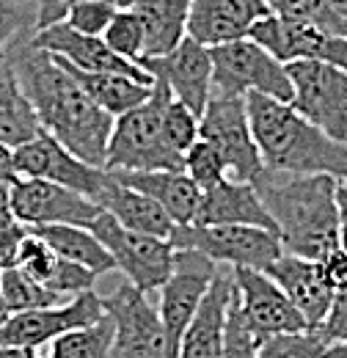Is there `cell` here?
<instances>
[{
    "mask_svg": "<svg viewBox=\"0 0 347 358\" xmlns=\"http://www.w3.org/2000/svg\"><path fill=\"white\" fill-rule=\"evenodd\" d=\"M141 66L155 80H163L176 102L187 105L196 116L204 113V108L213 96V55H210V47L199 45L196 39L187 36L169 55L143 58Z\"/></svg>",
    "mask_w": 347,
    "mask_h": 358,
    "instance_id": "18",
    "label": "cell"
},
{
    "mask_svg": "<svg viewBox=\"0 0 347 358\" xmlns=\"http://www.w3.org/2000/svg\"><path fill=\"white\" fill-rule=\"evenodd\" d=\"M169 99V86L155 80L146 102L113 119L105 157L108 171H182V155L169 149L163 138V110Z\"/></svg>",
    "mask_w": 347,
    "mask_h": 358,
    "instance_id": "4",
    "label": "cell"
},
{
    "mask_svg": "<svg viewBox=\"0 0 347 358\" xmlns=\"http://www.w3.org/2000/svg\"><path fill=\"white\" fill-rule=\"evenodd\" d=\"M234 292V270L218 265L215 275L210 281V289L204 292L199 309L193 314L185 336L179 358H218L226 336V320H229V303Z\"/></svg>",
    "mask_w": 347,
    "mask_h": 358,
    "instance_id": "20",
    "label": "cell"
},
{
    "mask_svg": "<svg viewBox=\"0 0 347 358\" xmlns=\"http://www.w3.org/2000/svg\"><path fill=\"white\" fill-rule=\"evenodd\" d=\"M17 224L14 218V204H11V185L8 182H0V229Z\"/></svg>",
    "mask_w": 347,
    "mask_h": 358,
    "instance_id": "47",
    "label": "cell"
},
{
    "mask_svg": "<svg viewBox=\"0 0 347 358\" xmlns=\"http://www.w3.org/2000/svg\"><path fill=\"white\" fill-rule=\"evenodd\" d=\"M116 8H111L108 3H99V0H78L66 8L64 20L69 28L86 34V36H102L113 20Z\"/></svg>",
    "mask_w": 347,
    "mask_h": 358,
    "instance_id": "39",
    "label": "cell"
},
{
    "mask_svg": "<svg viewBox=\"0 0 347 358\" xmlns=\"http://www.w3.org/2000/svg\"><path fill=\"white\" fill-rule=\"evenodd\" d=\"M135 14L143 25V58L169 55L187 39L190 0H141Z\"/></svg>",
    "mask_w": 347,
    "mask_h": 358,
    "instance_id": "25",
    "label": "cell"
},
{
    "mask_svg": "<svg viewBox=\"0 0 347 358\" xmlns=\"http://www.w3.org/2000/svg\"><path fill=\"white\" fill-rule=\"evenodd\" d=\"M8 317H11V312H8V306H6V301H3V292H0V328L8 322Z\"/></svg>",
    "mask_w": 347,
    "mask_h": 358,
    "instance_id": "51",
    "label": "cell"
},
{
    "mask_svg": "<svg viewBox=\"0 0 347 358\" xmlns=\"http://www.w3.org/2000/svg\"><path fill=\"white\" fill-rule=\"evenodd\" d=\"M246 108L264 169L284 174H328L347 182L345 141L306 122L290 102L246 94Z\"/></svg>",
    "mask_w": 347,
    "mask_h": 358,
    "instance_id": "3",
    "label": "cell"
},
{
    "mask_svg": "<svg viewBox=\"0 0 347 358\" xmlns=\"http://www.w3.org/2000/svg\"><path fill=\"white\" fill-rule=\"evenodd\" d=\"M105 317L102 295L88 289L78 298H69L66 303L47 306V309H31V312L11 314L8 322L0 328V345H20L39 350L58 339L61 334L72 328H83Z\"/></svg>",
    "mask_w": 347,
    "mask_h": 358,
    "instance_id": "15",
    "label": "cell"
},
{
    "mask_svg": "<svg viewBox=\"0 0 347 358\" xmlns=\"http://www.w3.org/2000/svg\"><path fill=\"white\" fill-rule=\"evenodd\" d=\"M234 270V289L246 322L264 342L276 334H292L306 331L304 314L295 309V303L287 298V292L264 273L254 268H232Z\"/></svg>",
    "mask_w": 347,
    "mask_h": 358,
    "instance_id": "16",
    "label": "cell"
},
{
    "mask_svg": "<svg viewBox=\"0 0 347 358\" xmlns=\"http://www.w3.org/2000/svg\"><path fill=\"white\" fill-rule=\"evenodd\" d=\"M264 17H270L264 0H190L187 36L204 47L240 42Z\"/></svg>",
    "mask_w": 347,
    "mask_h": 358,
    "instance_id": "19",
    "label": "cell"
},
{
    "mask_svg": "<svg viewBox=\"0 0 347 358\" xmlns=\"http://www.w3.org/2000/svg\"><path fill=\"white\" fill-rule=\"evenodd\" d=\"M58 262H61V257L50 248V243L42 240L36 231L28 229V234L22 237V245H20L17 268L25 270L31 278H36V281H42V284H50L52 273L58 270Z\"/></svg>",
    "mask_w": 347,
    "mask_h": 358,
    "instance_id": "38",
    "label": "cell"
},
{
    "mask_svg": "<svg viewBox=\"0 0 347 358\" xmlns=\"http://www.w3.org/2000/svg\"><path fill=\"white\" fill-rule=\"evenodd\" d=\"M320 268L325 273L328 284L334 287V292L347 287V251L345 248H337V251H331L325 259H320Z\"/></svg>",
    "mask_w": 347,
    "mask_h": 358,
    "instance_id": "44",
    "label": "cell"
},
{
    "mask_svg": "<svg viewBox=\"0 0 347 358\" xmlns=\"http://www.w3.org/2000/svg\"><path fill=\"white\" fill-rule=\"evenodd\" d=\"M17 179H20V174H17V163H14V149L0 143V182L14 185Z\"/></svg>",
    "mask_w": 347,
    "mask_h": 358,
    "instance_id": "46",
    "label": "cell"
},
{
    "mask_svg": "<svg viewBox=\"0 0 347 358\" xmlns=\"http://www.w3.org/2000/svg\"><path fill=\"white\" fill-rule=\"evenodd\" d=\"M36 0H0V52L36 31Z\"/></svg>",
    "mask_w": 347,
    "mask_h": 358,
    "instance_id": "37",
    "label": "cell"
},
{
    "mask_svg": "<svg viewBox=\"0 0 347 358\" xmlns=\"http://www.w3.org/2000/svg\"><path fill=\"white\" fill-rule=\"evenodd\" d=\"M196 226L213 224H246L260 226L267 231H276V221L267 213L264 201L260 199L254 182H240V179H220L213 187L201 190V204L196 213Z\"/></svg>",
    "mask_w": 347,
    "mask_h": 358,
    "instance_id": "22",
    "label": "cell"
},
{
    "mask_svg": "<svg viewBox=\"0 0 347 358\" xmlns=\"http://www.w3.org/2000/svg\"><path fill=\"white\" fill-rule=\"evenodd\" d=\"M270 14L284 17V20H298V22H311L328 34L347 36V20L339 17L328 0H264Z\"/></svg>",
    "mask_w": 347,
    "mask_h": 358,
    "instance_id": "31",
    "label": "cell"
},
{
    "mask_svg": "<svg viewBox=\"0 0 347 358\" xmlns=\"http://www.w3.org/2000/svg\"><path fill=\"white\" fill-rule=\"evenodd\" d=\"M6 55L44 133L61 141L80 160L105 169L113 116L88 96L52 52L31 45V34L17 39Z\"/></svg>",
    "mask_w": 347,
    "mask_h": 358,
    "instance_id": "1",
    "label": "cell"
},
{
    "mask_svg": "<svg viewBox=\"0 0 347 358\" xmlns=\"http://www.w3.org/2000/svg\"><path fill=\"white\" fill-rule=\"evenodd\" d=\"M72 3H78V0H36V31L61 22ZM99 3H108L111 8L122 11V8H135L141 0H99Z\"/></svg>",
    "mask_w": 347,
    "mask_h": 358,
    "instance_id": "41",
    "label": "cell"
},
{
    "mask_svg": "<svg viewBox=\"0 0 347 358\" xmlns=\"http://www.w3.org/2000/svg\"><path fill=\"white\" fill-rule=\"evenodd\" d=\"M11 204H14V218L28 229L52 224L91 226V221L102 213L97 201L64 185L28 177H20L11 185Z\"/></svg>",
    "mask_w": 347,
    "mask_h": 358,
    "instance_id": "14",
    "label": "cell"
},
{
    "mask_svg": "<svg viewBox=\"0 0 347 358\" xmlns=\"http://www.w3.org/2000/svg\"><path fill=\"white\" fill-rule=\"evenodd\" d=\"M14 163H17L20 177L47 179V182L64 185L91 201L99 199V193L105 190V185L111 179L108 169H99V166L80 160L61 141H55L44 130H39L31 141H25L14 149Z\"/></svg>",
    "mask_w": 347,
    "mask_h": 358,
    "instance_id": "11",
    "label": "cell"
},
{
    "mask_svg": "<svg viewBox=\"0 0 347 358\" xmlns=\"http://www.w3.org/2000/svg\"><path fill=\"white\" fill-rule=\"evenodd\" d=\"M0 292H3V301H6V306H8L11 314L66 303L55 289H50L47 284L31 278L25 270L20 268L0 270Z\"/></svg>",
    "mask_w": 347,
    "mask_h": 358,
    "instance_id": "30",
    "label": "cell"
},
{
    "mask_svg": "<svg viewBox=\"0 0 347 358\" xmlns=\"http://www.w3.org/2000/svg\"><path fill=\"white\" fill-rule=\"evenodd\" d=\"M264 273L287 292L295 309L304 314L309 328L323 325V320L328 317V309L334 303V287L328 284L320 262L284 251L273 265L264 268Z\"/></svg>",
    "mask_w": 347,
    "mask_h": 358,
    "instance_id": "21",
    "label": "cell"
},
{
    "mask_svg": "<svg viewBox=\"0 0 347 358\" xmlns=\"http://www.w3.org/2000/svg\"><path fill=\"white\" fill-rule=\"evenodd\" d=\"M218 265L199 251L174 248V270L169 281L160 287V320L166 331V358H179L182 336L199 309Z\"/></svg>",
    "mask_w": 347,
    "mask_h": 358,
    "instance_id": "10",
    "label": "cell"
},
{
    "mask_svg": "<svg viewBox=\"0 0 347 358\" xmlns=\"http://www.w3.org/2000/svg\"><path fill=\"white\" fill-rule=\"evenodd\" d=\"M182 171L193 179L201 190H204V187H213L220 179L229 177L223 157L215 152V146H210L204 138H199V141L182 155Z\"/></svg>",
    "mask_w": 347,
    "mask_h": 358,
    "instance_id": "34",
    "label": "cell"
},
{
    "mask_svg": "<svg viewBox=\"0 0 347 358\" xmlns=\"http://www.w3.org/2000/svg\"><path fill=\"white\" fill-rule=\"evenodd\" d=\"M248 39L262 45L270 55H276L281 64L290 61H323L331 66H339L347 72V36L328 34L311 22L284 20V17H264L260 20Z\"/></svg>",
    "mask_w": 347,
    "mask_h": 358,
    "instance_id": "13",
    "label": "cell"
},
{
    "mask_svg": "<svg viewBox=\"0 0 347 358\" xmlns=\"http://www.w3.org/2000/svg\"><path fill=\"white\" fill-rule=\"evenodd\" d=\"M97 204L111 213L119 224L130 231H141V234H152V237H160V240H169L174 231L171 215L149 196H143L141 190L122 185L119 179L111 174L105 190L99 193Z\"/></svg>",
    "mask_w": 347,
    "mask_h": 358,
    "instance_id": "24",
    "label": "cell"
},
{
    "mask_svg": "<svg viewBox=\"0 0 347 358\" xmlns=\"http://www.w3.org/2000/svg\"><path fill=\"white\" fill-rule=\"evenodd\" d=\"M260 339L251 331V325L246 322L240 301H237V289L232 292V303H229V320H226V336H223V348L218 358H260Z\"/></svg>",
    "mask_w": 347,
    "mask_h": 358,
    "instance_id": "35",
    "label": "cell"
},
{
    "mask_svg": "<svg viewBox=\"0 0 347 358\" xmlns=\"http://www.w3.org/2000/svg\"><path fill=\"white\" fill-rule=\"evenodd\" d=\"M0 358H39L34 348H20V345H0Z\"/></svg>",
    "mask_w": 347,
    "mask_h": 358,
    "instance_id": "48",
    "label": "cell"
},
{
    "mask_svg": "<svg viewBox=\"0 0 347 358\" xmlns=\"http://www.w3.org/2000/svg\"><path fill=\"white\" fill-rule=\"evenodd\" d=\"M58 58V55H55ZM69 72H72V78L83 86L88 96L105 110V113H111L113 119L116 116H122V113H127L132 108H138L141 102H146L149 99V94H152V86H146V83H138V80H132V78H125V75H108V72H83V69H78V66H72V64H66L64 58H58Z\"/></svg>",
    "mask_w": 347,
    "mask_h": 358,
    "instance_id": "28",
    "label": "cell"
},
{
    "mask_svg": "<svg viewBox=\"0 0 347 358\" xmlns=\"http://www.w3.org/2000/svg\"><path fill=\"white\" fill-rule=\"evenodd\" d=\"M314 331H320L328 345L347 339V287L334 292V303H331V309H328V317H325L323 325L314 328Z\"/></svg>",
    "mask_w": 347,
    "mask_h": 358,
    "instance_id": "42",
    "label": "cell"
},
{
    "mask_svg": "<svg viewBox=\"0 0 347 358\" xmlns=\"http://www.w3.org/2000/svg\"><path fill=\"white\" fill-rule=\"evenodd\" d=\"M97 273H91L88 268L83 265H75V262H66V259H61L58 262V270L52 273V278H50V289H55L64 301H69V298H78V295H83L88 289H94V284H97Z\"/></svg>",
    "mask_w": 347,
    "mask_h": 358,
    "instance_id": "40",
    "label": "cell"
},
{
    "mask_svg": "<svg viewBox=\"0 0 347 358\" xmlns=\"http://www.w3.org/2000/svg\"><path fill=\"white\" fill-rule=\"evenodd\" d=\"M199 122L201 116H196L187 105L169 99L166 110H163V138L176 155H185L196 141H199Z\"/></svg>",
    "mask_w": 347,
    "mask_h": 358,
    "instance_id": "36",
    "label": "cell"
},
{
    "mask_svg": "<svg viewBox=\"0 0 347 358\" xmlns=\"http://www.w3.org/2000/svg\"><path fill=\"white\" fill-rule=\"evenodd\" d=\"M292 80V108L328 133L347 143V72L323 61L284 64Z\"/></svg>",
    "mask_w": 347,
    "mask_h": 358,
    "instance_id": "9",
    "label": "cell"
},
{
    "mask_svg": "<svg viewBox=\"0 0 347 358\" xmlns=\"http://www.w3.org/2000/svg\"><path fill=\"white\" fill-rule=\"evenodd\" d=\"M31 45L64 58L66 64H72V66H78L83 72L125 75V78H132V80L146 83V86L155 83V78L141 64H132L127 58L116 55L111 47L105 45L102 36H86V34L69 28L66 22H55V25H47L42 31H34L31 34Z\"/></svg>",
    "mask_w": 347,
    "mask_h": 358,
    "instance_id": "17",
    "label": "cell"
},
{
    "mask_svg": "<svg viewBox=\"0 0 347 358\" xmlns=\"http://www.w3.org/2000/svg\"><path fill=\"white\" fill-rule=\"evenodd\" d=\"M337 226H339V248L347 251V182L337 185Z\"/></svg>",
    "mask_w": 347,
    "mask_h": 358,
    "instance_id": "45",
    "label": "cell"
},
{
    "mask_svg": "<svg viewBox=\"0 0 347 358\" xmlns=\"http://www.w3.org/2000/svg\"><path fill=\"white\" fill-rule=\"evenodd\" d=\"M31 231H36L42 240L50 243V248L75 265H83L91 273L102 275L116 270L113 257L108 254V248L97 240V234L88 226H72V224H52V226H34Z\"/></svg>",
    "mask_w": 347,
    "mask_h": 358,
    "instance_id": "27",
    "label": "cell"
},
{
    "mask_svg": "<svg viewBox=\"0 0 347 358\" xmlns=\"http://www.w3.org/2000/svg\"><path fill=\"white\" fill-rule=\"evenodd\" d=\"M111 174L122 185L155 199L176 226H187L196 221L201 204V187L185 171H111Z\"/></svg>",
    "mask_w": 347,
    "mask_h": 358,
    "instance_id": "23",
    "label": "cell"
},
{
    "mask_svg": "<svg viewBox=\"0 0 347 358\" xmlns=\"http://www.w3.org/2000/svg\"><path fill=\"white\" fill-rule=\"evenodd\" d=\"M213 55V94L246 96L262 94L278 102H292V80L287 66L254 39L210 47Z\"/></svg>",
    "mask_w": 347,
    "mask_h": 358,
    "instance_id": "5",
    "label": "cell"
},
{
    "mask_svg": "<svg viewBox=\"0 0 347 358\" xmlns=\"http://www.w3.org/2000/svg\"><path fill=\"white\" fill-rule=\"evenodd\" d=\"M328 342L320 331L306 328L292 334H276L260 345V358H323Z\"/></svg>",
    "mask_w": 347,
    "mask_h": 358,
    "instance_id": "32",
    "label": "cell"
},
{
    "mask_svg": "<svg viewBox=\"0 0 347 358\" xmlns=\"http://www.w3.org/2000/svg\"><path fill=\"white\" fill-rule=\"evenodd\" d=\"M199 138L215 146L232 179L254 182L257 174L264 169L260 146L251 133L246 96L213 94L199 122Z\"/></svg>",
    "mask_w": 347,
    "mask_h": 358,
    "instance_id": "8",
    "label": "cell"
},
{
    "mask_svg": "<svg viewBox=\"0 0 347 358\" xmlns=\"http://www.w3.org/2000/svg\"><path fill=\"white\" fill-rule=\"evenodd\" d=\"M97 240L113 257L116 270L127 275V281L143 292L160 289L174 270V245L171 240H160L152 234L130 231L119 224L111 213H99L88 226Z\"/></svg>",
    "mask_w": 347,
    "mask_h": 358,
    "instance_id": "7",
    "label": "cell"
},
{
    "mask_svg": "<svg viewBox=\"0 0 347 358\" xmlns=\"http://www.w3.org/2000/svg\"><path fill=\"white\" fill-rule=\"evenodd\" d=\"M331 3V8L339 14V17H345L347 20V0H328Z\"/></svg>",
    "mask_w": 347,
    "mask_h": 358,
    "instance_id": "50",
    "label": "cell"
},
{
    "mask_svg": "<svg viewBox=\"0 0 347 358\" xmlns=\"http://www.w3.org/2000/svg\"><path fill=\"white\" fill-rule=\"evenodd\" d=\"M169 240L174 248L199 251L215 265H226V268L264 270L284 254L276 231L246 224L174 226Z\"/></svg>",
    "mask_w": 347,
    "mask_h": 358,
    "instance_id": "6",
    "label": "cell"
},
{
    "mask_svg": "<svg viewBox=\"0 0 347 358\" xmlns=\"http://www.w3.org/2000/svg\"><path fill=\"white\" fill-rule=\"evenodd\" d=\"M323 358H347V339L328 345V350H325V356Z\"/></svg>",
    "mask_w": 347,
    "mask_h": 358,
    "instance_id": "49",
    "label": "cell"
},
{
    "mask_svg": "<svg viewBox=\"0 0 347 358\" xmlns=\"http://www.w3.org/2000/svg\"><path fill=\"white\" fill-rule=\"evenodd\" d=\"M47 358H52V356H47Z\"/></svg>",
    "mask_w": 347,
    "mask_h": 358,
    "instance_id": "52",
    "label": "cell"
},
{
    "mask_svg": "<svg viewBox=\"0 0 347 358\" xmlns=\"http://www.w3.org/2000/svg\"><path fill=\"white\" fill-rule=\"evenodd\" d=\"M337 185L328 174H284L262 169L254 187L273 215L281 248L304 259H325L339 248Z\"/></svg>",
    "mask_w": 347,
    "mask_h": 358,
    "instance_id": "2",
    "label": "cell"
},
{
    "mask_svg": "<svg viewBox=\"0 0 347 358\" xmlns=\"http://www.w3.org/2000/svg\"><path fill=\"white\" fill-rule=\"evenodd\" d=\"M102 39L116 55L127 58L132 64H141V58H143V25H141V17L135 14V8L116 11L108 31L102 34Z\"/></svg>",
    "mask_w": 347,
    "mask_h": 358,
    "instance_id": "33",
    "label": "cell"
},
{
    "mask_svg": "<svg viewBox=\"0 0 347 358\" xmlns=\"http://www.w3.org/2000/svg\"><path fill=\"white\" fill-rule=\"evenodd\" d=\"M39 130H42L39 119H36L25 91L20 89L17 72L3 50L0 52V143L17 149L20 143L31 141Z\"/></svg>",
    "mask_w": 347,
    "mask_h": 358,
    "instance_id": "26",
    "label": "cell"
},
{
    "mask_svg": "<svg viewBox=\"0 0 347 358\" xmlns=\"http://www.w3.org/2000/svg\"><path fill=\"white\" fill-rule=\"evenodd\" d=\"M105 312L116 325L111 358H166V331L149 292L125 281L102 298Z\"/></svg>",
    "mask_w": 347,
    "mask_h": 358,
    "instance_id": "12",
    "label": "cell"
},
{
    "mask_svg": "<svg viewBox=\"0 0 347 358\" xmlns=\"http://www.w3.org/2000/svg\"><path fill=\"white\" fill-rule=\"evenodd\" d=\"M113 339H116V325L111 320V314L99 317L97 322L83 325V328H72L66 334H61L58 339L50 342V356L52 358H111L113 350Z\"/></svg>",
    "mask_w": 347,
    "mask_h": 358,
    "instance_id": "29",
    "label": "cell"
},
{
    "mask_svg": "<svg viewBox=\"0 0 347 358\" xmlns=\"http://www.w3.org/2000/svg\"><path fill=\"white\" fill-rule=\"evenodd\" d=\"M28 234V226H22L20 221L6 229H0V270L17 268V259H20V245H22V237Z\"/></svg>",
    "mask_w": 347,
    "mask_h": 358,
    "instance_id": "43",
    "label": "cell"
}]
</instances>
